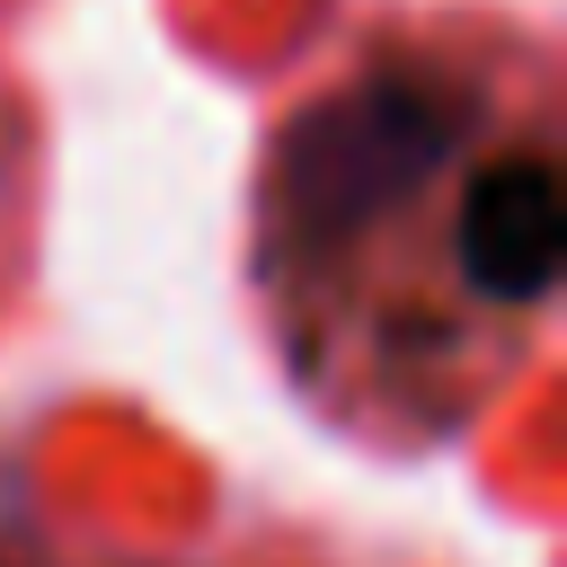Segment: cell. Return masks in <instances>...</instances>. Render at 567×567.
<instances>
[{"mask_svg":"<svg viewBox=\"0 0 567 567\" xmlns=\"http://www.w3.org/2000/svg\"><path fill=\"white\" fill-rule=\"evenodd\" d=\"M478 106L425 62H372L319 106H301L275 142L266 230L292 257H346L372 230L408 221L461 159Z\"/></svg>","mask_w":567,"mask_h":567,"instance_id":"obj_1","label":"cell"},{"mask_svg":"<svg viewBox=\"0 0 567 567\" xmlns=\"http://www.w3.org/2000/svg\"><path fill=\"white\" fill-rule=\"evenodd\" d=\"M567 257V195L540 151H505L461 186L452 266L487 310H540Z\"/></svg>","mask_w":567,"mask_h":567,"instance_id":"obj_2","label":"cell"}]
</instances>
